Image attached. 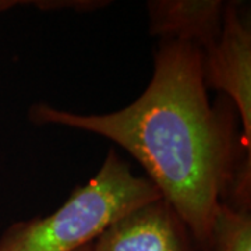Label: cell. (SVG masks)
Here are the masks:
<instances>
[{
	"label": "cell",
	"instance_id": "obj_5",
	"mask_svg": "<svg viewBox=\"0 0 251 251\" xmlns=\"http://www.w3.org/2000/svg\"><path fill=\"white\" fill-rule=\"evenodd\" d=\"M147 9L150 32L162 39L191 42L206 50L222 31L225 3L221 0H152Z\"/></svg>",
	"mask_w": 251,
	"mask_h": 251
},
{
	"label": "cell",
	"instance_id": "obj_3",
	"mask_svg": "<svg viewBox=\"0 0 251 251\" xmlns=\"http://www.w3.org/2000/svg\"><path fill=\"white\" fill-rule=\"evenodd\" d=\"M202 53L206 90L214 88L232 99L240 119L244 150L251 152V31L234 3H225L221 35Z\"/></svg>",
	"mask_w": 251,
	"mask_h": 251
},
{
	"label": "cell",
	"instance_id": "obj_7",
	"mask_svg": "<svg viewBox=\"0 0 251 251\" xmlns=\"http://www.w3.org/2000/svg\"><path fill=\"white\" fill-rule=\"evenodd\" d=\"M77 251H92V243L82 246V247H81V249H78Z\"/></svg>",
	"mask_w": 251,
	"mask_h": 251
},
{
	"label": "cell",
	"instance_id": "obj_4",
	"mask_svg": "<svg viewBox=\"0 0 251 251\" xmlns=\"http://www.w3.org/2000/svg\"><path fill=\"white\" fill-rule=\"evenodd\" d=\"M92 251H200L183 218L162 197L137 206L92 242Z\"/></svg>",
	"mask_w": 251,
	"mask_h": 251
},
{
	"label": "cell",
	"instance_id": "obj_6",
	"mask_svg": "<svg viewBox=\"0 0 251 251\" xmlns=\"http://www.w3.org/2000/svg\"><path fill=\"white\" fill-rule=\"evenodd\" d=\"M211 251H251L250 211L234 209L224 202L216 206Z\"/></svg>",
	"mask_w": 251,
	"mask_h": 251
},
{
	"label": "cell",
	"instance_id": "obj_1",
	"mask_svg": "<svg viewBox=\"0 0 251 251\" xmlns=\"http://www.w3.org/2000/svg\"><path fill=\"white\" fill-rule=\"evenodd\" d=\"M202 49L161 39L147 90L108 115H78L38 103L36 125H59L106 137L131 153L188 226L200 251H211L221 202L250 211L251 152L244 150L237 109L224 94L212 103Z\"/></svg>",
	"mask_w": 251,
	"mask_h": 251
},
{
	"label": "cell",
	"instance_id": "obj_2",
	"mask_svg": "<svg viewBox=\"0 0 251 251\" xmlns=\"http://www.w3.org/2000/svg\"><path fill=\"white\" fill-rule=\"evenodd\" d=\"M159 197L150 180L135 176L110 150L98 173L52 215L11 225L0 239V251H77L119 218Z\"/></svg>",
	"mask_w": 251,
	"mask_h": 251
}]
</instances>
